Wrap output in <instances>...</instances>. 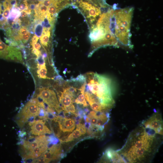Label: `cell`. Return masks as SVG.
<instances>
[{"mask_svg":"<svg viewBox=\"0 0 163 163\" xmlns=\"http://www.w3.org/2000/svg\"><path fill=\"white\" fill-rule=\"evenodd\" d=\"M155 133L143 126L130 133L123 147L117 152L126 162H145L155 154L158 148Z\"/></svg>","mask_w":163,"mask_h":163,"instance_id":"1","label":"cell"},{"mask_svg":"<svg viewBox=\"0 0 163 163\" xmlns=\"http://www.w3.org/2000/svg\"><path fill=\"white\" fill-rule=\"evenodd\" d=\"M114 8H110L100 16L95 26L91 28L89 37L92 47L95 49L101 46L118 47V42L113 33L111 18Z\"/></svg>","mask_w":163,"mask_h":163,"instance_id":"2","label":"cell"},{"mask_svg":"<svg viewBox=\"0 0 163 163\" xmlns=\"http://www.w3.org/2000/svg\"><path fill=\"white\" fill-rule=\"evenodd\" d=\"M133 11V8L114 9L112 17L114 34L118 43L129 48L132 47L130 30Z\"/></svg>","mask_w":163,"mask_h":163,"instance_id":"3","label":"cell"},{"mask_svg":"<svg viewBox=\"0 0 163 163\" xmlns=\"http://www.w3.org/2000/svg\"><path fill=\"white\" fill-rule=\"evenodd\" d=\"M57 123L59 130L57 136L60 142H63L68 136L75 127V121L74 119L68 117H62L57 116L53 119Z\"/></svg>","mask_w":163,"mask_h":163,"instance_id":"4","label":"cell"},{"mask_svg":"<svg viewBox=\"0 0 163 163\" xmlns=\"http://www.w3.org/2000/svg\"><path fill=\"white\" fill-rule=\"evenodd\" d=\"M42 98L43 102L49 107L53 108L56 111L60 109L55 93L49 88L42 87L37 89L34 94Z\"/></svg>","mask_w":163,"mask_h":163,"instance_id":"5","label":"cell"},{"mask_svg":"<svg viewBox=\"0 0 163 163\" xmlns=\"http://www.w3.org/2000/svg\"><path fill=\"white\" fill-rule=\"evenodd\" d=\"M144 127L154 131L155 133L163 135V122L160 114H154L143 123Z\"/></svg>","mask_w":163,"mask_h":163,"instance_id":"6","label":"cell"},{"mask_svg":"<svg viewBox=\"0 0 163 163\" xmlns=\"http://www.w3.org/2000/svg\"><path fill=\"white\" fill-rule=\"evenodd\" d=\"M40 109L37 105L30 101L23 106L17 115L27 122L30 118L38 116Z\"/></svg>","mask_w":163,"mask_h":163,"instance_id":"7","label":"cell"},{"mask_svg":"<svg viewBox=\"0 0 163 163\" xmlns=\"http://www.w3.org/2000/svg\"><path fill=\"white\" fill-rule=\"evenodd\" d=\"M47 149L39 157L43 159L45 163H49L61 158L62 150L61 145H53Z\"/></svg>","mask_w":163,"mask_h":163,"instance_id":"8","label":"cell"},{"mask_svg":"<svg viewBox=\"0 0 163 163\" xmlns=\"http://www.w3.org/2000/svg\"><path fill=\"white\" fill-rule=\"evenodd\" d=\"M78 2L79 6L84 11L88 13V17L90 19L91 22L94 21L97 17L101 14L100 9L97 5H92L87 2L82 0L79 1Z\"/></svg>","mask_w":163,"mask_h":163,"instance_id":"9","label":"cell"},{"mask_svg":"<svg viewBox=\"0 0 163 163\" xmlns=\"http://www.w3.org/2000/svg\"><path fill=\"white\" fill-rule=\"evenodd\" d=\"M45 120H35L31 126L30 133L33 135L39 136L46 134H51V131L45 125Z\"/></svg>","mask_w":163,"mask_h":163,"instance_id":"10","label":"cell"},{"mask_svg":"<svg viewBox=\"0 0 163 163\" xmlns=\"http://www.w3.org/2000/svg\"><path fill=\"white\" fill-rule=\"evenodd\" d=\"M104 156L108 161L113 162H125L122 156L117 152L111 149H108L105 151Z\"/></svg>","mask_w":163,"mask_h":163,"instance_id":"11","label":"cell"},{"mask_svg":"<svg viewBox=\"0 0 163 163\" xmlns=\"http://www.w3.org/2000/svg\"><path fill=\"white\" fill-rule=\"evenodd\" d=\"M9 46L4 43L0 39V58L8 61Z\"/></svg>","mask_w":163,"mask_h":163,"instance_id":"12","label":"cell"},{"mask_svg":"<svg viewBox=\"0 0 163 163\" xmlns=\"http://www.w3.org/2000/svg\"><path fill=\"white\" fill-rule=\"evenodd\" d=\"M82 135L81 131L77 127L72 133H70L64 141V142H68L74 140Z\"/></svg>","mask_w":163,"mask_h":163,"instance_id":"13","label":"cell"},{"mask_svg":"<svg viewBox=\"0 0 163 163\" xmlns=\"http://www.w3.org/2000/svg\"><path fill=\"white\" fill-rule=\"evenodd\" d=\"M37 74L38 77L43 79H50L46 76L47 69L46 65L37 66Z\"/></svg>","mask_w":163,"mask_h":163,"instance_id":"14","label":"cell"},{"mask_svg":"<svg viewBox=\"0 0 163 163\" xmlns=\"http://www.w3.org/2000/svg\"><path fill=\"white\" fill-rule=\"evenodd\" d=\"M50 32L49 30L43 33L40 38L41 43L44 47H47L50 36Z\"/></svg>","mask_w":163,"mask_h":163,"instance_id":"15","label":"cell"},{"mask_svg":"<svg viewBox=\"0 0 163 163\" xmlns=\"http://www.w3.org/2000/svg\"><path fill=\"white\" fill-rule=\"evenodd\" d=\"M21 11L17 7H13L11 10L9 18L14 21L16 19L18 18L20 15Z\"/></svg>","mask_w":163,"mask_h":163,"instance_id":"16","label":"cell"},{"mask_svg":"<svg viewBox=\"0 0 163 163\" xmlns=\"http://www.w3.org/2000/svg\"><path fill=\"white\" fill-rule=\"evenodd\" d=\"M91 108L95 111H103L104 110L101 105L98 103L92 100L88 102Z\"/></svg>","mask_w":163,"mask_h":163,"instance_id":"17","label":"cell"},{"mask_svg":"<svg viewBox=\"0 0 163 163\" xmlns=\"http://www.w3.org/2000/svg\"><path fill=\"white\" fill-rule=\"evenodd\" d=\"M74 102L78 104H82L84 107H86L88 105L84 94L81 93L78 95L75 99Z\"/></svg>","mask_w":163,"mask_h":163,"instance_id":"18","label":"cell"},{"mask_svg":"<svg viewBox=\"0 0 163 163\" xmlns=\"http://www.w3.org/2000/svg\"><path fill=\"white\" fill-rule=\"evenodd\" d=\"M43 30V26L41 23H38L34 26V32L36 35L40 38Z\"/></svg>","mask_w":163,"mask_h":163,"instance_id":"19","label":"cell"},{"mask_svg":"<svg viewBox=\"0 0 163 163\" xmlns=\"http://www.w3.org/2000/svg\"><path fill=\"white\" fill-rule=\"evenodd\" d=\"M59 140L58 138L56 137L55 135H51L48 136V140L49 143L52 145L58 144L59 142Z\"/></svg>","mask_w":163,"mask_h":163,"instance_id":"20","label":"cell"},{"mask_svg":"<svg viewBox=\"0 0 163 163\" xmlns=\"http://www.w3.org/2000/svg\"><path fill=\"white\" fill-rule=\"evenodd\" d=\"M71 80L72 81L78 82L81 83H84L86 81L85 77L82 74L78 75L75 78H72Z\"/></svg>","mask_w":163,"mask_h":163,"instance_id":"21","label":"cell"},{"mask_svg":"<svg viewBox=\"0 0 163 163\" xmlns=\"http://www.w3.org/2000/svg\"><path fill=\"white\" fill-rule=\"evenodd\" d=\"M27 30L25 26H22L20 27V29L18 31V35L22 39L23 35L25 34L27 32Z\"/></svg>","mask_w":163,"mask_h":163,"instance_id":"22","label":"cell"},{"mask_svg":"<svg viewBox=\"0 0 163 163\" xmlns=\"http://www.w3.org/2000/svg\"><path fill=\"white\" fill-rule=\"evenodd\" d=\"M20 19L21 21V24H22L24 26H28L30 25L31 20L30 18L28 16L24 18H21Z\"/></svg>","mask_w":163,"mask_h":163,"instance_id":"23","label":"cell"},{"mask_svg":"<svg viewBox=\"0 0 163 163\" xmlns=\"http://www.w3.org/2000/svg\"><path fill=\"white\" fill-rule=\"evenodd\" d=\"M30 32L27 31L25 34L23 35L21 40V43L23 44H25L28 41L30 38Z\"/></svg>","mask_w":163,"mask_h":163,"instance_id":"24","label":"cell"},{"mask_svg":"<svg viewBox=\"0 0 163 163\" xmlns=\"http://www.w3.org/2000/svg\"><path fill=\"white\" fill-rule=\"evenodd\" d=\"M10 9L9 8H7L5 9L2 14V16L3 18L5 19L8 18L10 14Z\"/></svg>","mask_w":163,"mask_h":163,"instance_id":"25","label":"cell"},{"mask_svg":"<svg viewBox=\"0 0 163 163\" xmlns=\"http://www.w3.org/2000/svg\"><path fill=\"white\" fill-rule=\"evenodd\" d=\"M32 49L37 50H39L41 47V45L38 43H37L35 44L31 45Z\"/></svg>","mask_w":163,"mask_h":163,"instance_id":"26","label":"cell"},{"mask_svg":"<svg viewBox=\"0 0 163 163\" xmlns=\"http://www.w3.org/2000/svg\"><path fill=\"white\" fill-rule=\"evenodd\" d=\"M39 39V37L36 35H35L34 36L32 39L30 43L31 45H32L37 43Z\"/></svg>","mask_w":163,"mask_h":163,"instance_id":"27","label":"cell"},{"mask_svg":"<svg viewBox=\"0 0 163 163\" xmlns=\"http://www.w3.org/2000/svg\"><path fill=\"white\" fill-rule=\"evenodd\" d=\"M28 15L29 14L27 11L25 10L21 11L20 16H21V18H24L27 17Z\"/></svg>","mask_w":163,"mask_h":163,"instance_id":"28","label":"cell"}]
</instances>
